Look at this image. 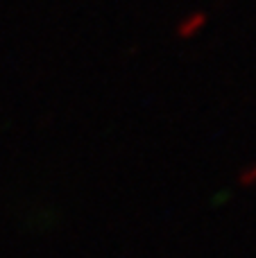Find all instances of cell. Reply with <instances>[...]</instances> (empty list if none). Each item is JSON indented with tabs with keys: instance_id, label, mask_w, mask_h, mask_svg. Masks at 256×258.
<instances>
[{
	"instance_id": "obj_1",
	"label": "cell",
	"mask_w": 256,
	"mask_h": 258,
	"mask_svg": "<svg viewBox=\"0 0 256 258\" xmlns=\"http://www.w3.org/2000/svg\"><path fill=\"white\" fill-rule=\"evenodd\" d=\"M204 25H207V14L195 12V14H190V16L181 18V23L177 25V36H181V39H190V36L198 34Z\"/></svg>"
},
{
	"instance_id": "obj_2",
	"label": "cell",
	"mask_w": 256,
	"mask_h": 258,
	"mask_svg": "<svg viewBox=\"0 0 256 258\" xmlns=\"http://www.w3.org/2000/svg\"><path fill=\"white\" fill-rule=\"evenodd\" d=\"M238 183L240 186H256V163L245 168L243 172L238 174Z\"/></svg>"
}]
</instances>
